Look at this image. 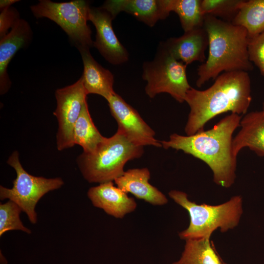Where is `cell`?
Returning <instances> with one entry per match:
<instances>
[{
    "instance_id": "obj_1",
    "label": "cell",
    "mask_w": 264,
    "mask_h": 264,
    "mask_svg": "<svg viewBox=\"0 0 264 264\" xmlns=\"http://www.w3.org/2000/svg\"><path fill=\"white\" fill-rule=\"evenodd\" d=\"M242 116L232 113L214 127L191 135L173 133L167 140L160 141L162 147L183 151L205 163L213 173L218 185L228 188L235 182L237 156L232 150L233 134L240 127Z\"/></svg>"
},
{
    "instance_id": "obj_2",
    "label": "cell",
    "mask_w": 264,
    "mask_h": 264,
    "mask_svg": "<svg viewBox=\"0 0 264 264\" xmlns=\"http://www.w3.org/2000/svg\"><path fill=\"white\" fill-rule=\"evenodd\" d=\"M251 92L250 76L242 71L221 73L205 90L191 87L185 98L190 108L185 133L191 135L204 130L207 122L225 112L245 114L252 100Z\"/></svg>"
},
{
    "instance_id": "obj_3",
    "label": "cell",
    "mask_w": 264,
    "mask_h": 264,
    "mask_svg": "<svg viewBox=\"0 0 264 264\" xmlns=\"http://www.w3.org/2000/svg\"><path fill=\"white\" fill-rule=\"evenodd\" d=\"M203 27L208 37V55L198 68V87L215 79L221 72L253 70L245 28L209 15L204 16Z\"/></svg>"
},
{
    "instance_id": "obj_4",
    "label": "cell",
    "mask_w": 264,
    "mask_h": 264,
    "mask_svg": "<svg viewBox=\"0 0 264 264\" xmlns=\"http://www.w3.org/2000/svg\"><path fill=\"white\" fill-rule=\"evenodd\" d=\"M169 196L186 209L190 217L188 227L178 233L184 240L210 238L213 232L219 229L222 233L236 227L243 213V199L241 195L231 197L227 201L216 205L197 204L188 198L181 191L171 190Z\"/></svg>"
},
{
    "instance_id": "obj_5",
    "label": "cell",
    "mask_w": 264,
    "mask_h": 264,
    "mask_svg": "<svg viewBox=\"0 0 264 264\" xmlns=\"http://www.w3.org/2000/svg\"><path fill=\"white\" fill-rule=\"evenodd\" d=\"M143 153V147L135 145L117 131L112 136L106 137L93 152H83L77 163L85 179L100 184L121 176L126 163L140 157Z\"/></svg>"
},
{
    "instance_id": "obj_6",
    "label": "cell",
    "mask_w": 264,
    "mask_h": 264,
    "mask_svg": "<svg viewBox=\"0 0 264 264\" xmlns=\"http://www.w3.org/2000/svg\"><path fill=\"white\" fill-rule=\"evenodd\" d=\"M186 67L174 58L163 43L160 44L154 59L143 64L142 77L147 82V95L153 98L158 94L167 93L179 103L185 102L186 93L191 88Z\"/></svg>"
},
{
    "instance_id": "obj_7",
    "label": "cell",
    "mask_w": 264,
    "mask_h": 264,
    "mask_svg": "<svg viewBox=\"0 0 264 264\" xmlns=\"http://www.w3.org/2000/svg\"><path fill=\"white\" fill-rule=\"evenodd\" d=\"M90 7L89 2L84 0L63 2L41 0L30 9L36 18H46L59 25L78 49L93 46L87 24Z\"/></svg>"
},
{
    "instance_id": "obj_8",
    "label": "cell",
    "mask_w": 264,
    "mask_h": 264,
    "mask_svg": "<svg viewBox=\"0 0 264 264\" xmlns=\"http://www.w3.org/2000/svg\"><path fill=\"white\" fill-rule=\"evenodd\" d=\"M7 163L13 167L17 176L11 188L0 187V198L9 199L18 204L28 216L31 223L37 222L35 207L39 200L49 191L58 189L64 184L61 178H47L28 174L23 168L18 151L10 155Z\"/></svg>"
},
{
    "instance_id": "obj_9",
    "label": "cell",
    "mask_w": 264,
    "mask_h": 264,
    "mask_svg": "<svg viewBox=\"0 0 264 264\" xmlns=\"http://www.w3.org/2000/svg\"><path fill=\"white\" fill-rule=\"evenodd\" d=\"M87 95L81 77L75 83L56 90L57 107L53 114L58 123L56 145L59 151L74 146V127Z\"/></svg>"
},
{
    "instance_id": "obj_10",
    "label": "cell",
    "mask_w": 264,
    "mask_h": 264,
    "mask_svg": "<svg viewBox=\"0 0 264 264\" xmlns=\"http://www.w3.org/2000/svg\"><path fill=\"white\" fill-rule=\"evenodd\" d=\"M110 113L118 124V130L136 146L161 147L155 138L154 131L145 122L138 111L116 93L108 101Z\"/></svg>"
},
{
    "instance_id": "obj_11",
    "label": "cell",
    "mask_w": 264,
    "mask_h": 264,
    "mask_svg": "<svg viewBox=\"0 0 264 264\" xmlns=\"http://www.w3.org/2000/svg\"><path fill=\"white\" fill-rule=\"evenodd\" d=\"M113 19L102 6L89 8L88 20L93 24L96 31L93 46L109 63L120 65L128 61L129 55L114 33L112 25Z\"/></svg>"
},
{
    "instance_id": "obj_12",
    "label": "cell",
    "mask_w": 264,
    "mask_h": 264,
    "mask_svg": "<svg viewBox=\"0 0 264 264\" xmlns=\"http://www.w3.org/2000/svg\"><path fill=\"white\" fill-rule=\"evenodd\" d=\"M114 18L125 12L150 27L167 18L170 12L169 0H110L102 6Z\"/></svg>"
},
{
    "instance_id": "obj_13",
    "label": "cell",
    "mask_w": 264,
    "mask_h": 264,
    "mask_svg": "<svg viewBox=\"0 0 264 264\" xmlns=\"http://www.w3.org/2000/svg\"><path fill=\"white\" fill-rule=\"evenodd\" d=\"M164 44L177 60L186 66L195 61L204 63L208 37L204 27L185 32L178 37L168 39Z\"/></svg>"
},
{
    "instance_id": "obj_14",
    "label": "cell",
    "mask_w": 264,
    "mask_h": 264,
    "mask_svg": "<svg viewBox=\"0 0 264 264\" xmlns=\"http://www.w3.org/2000/svg\"><path fill=\"white\" fill-rule=\"evenodd\" d=\"M32 32L28 22L20 19L9 32L0 40V92L6 93L11 83L7 73V67L17 51L28 44Z\"/></svg>"
},
{
    "instance_id": "obj_15",
    "label": "cell",
    "mask_w": 264,
    "mask_h": 264,
    "mask_svg": "<svg viewBox=\"0 0 264 264\" xmlns=\"http://www.w3.org/2000/svg\"><path fill=\"white\" fill-rule=\"evenodd\" d=\"M88 196L95 207L116 218H123L127 214L133 211L137 206L134 199L115 186L112 181L91 187L88 192Z\"/></svg>"
},
{
    "instance_id": "obj_16",
    "label": "cell",
    "mask_w": 264,
    "mask_h": 264,
    "mask_svg": "<svg viewBox=\"0 0 264 264\" xmlns=\"http://www.w3.org/2000/svg\"><path fill=\"white\" fill-rule=\"evenodd\" d=\"M150 172L147 168L128 170L114 181L117 186L127 194L154 205L167 203L166 197L149 182Z\"/></svg>"
},
{
    "instance_id": "obj_17",
    "label": "cell",
    "mask_w": 264,
    "mask_h": 264,
    "mask_svg": "<svg viewBox=\"0 0 264 264\" xmlns=\"http://www.w3.org/2000/svg\"><path fill=\"white\" fill-rule=\"evenodd\" d=\"M78 50L83 63L81 77L87 94L99 95L108 101L115 93L113 88V75L93 58L89 48H80Z\"/></svg>"
},
{
    "instance_id": "obj_18",
    "label": "cell",
    "mask_w": 264,
    "mask_h": 264,
    "mask_svg": "<svg viewBox=\"0 0 264 264\" xmlns=\"http://www.w3.org/2000/svg\"><path fill=\"white\" fill-rule=\"evenodd\" d=\"M241 129L233 139L232 150L237 156L240 151L248 148L258 155L264 156V110L250 112L242 117Z\"/></svg>"
},
{
    "instance_id": "obj_19",
    "label": "cell",
    "mask_w": 264,
    "mask_h": 264,
    "mask_svg": "<svg viewBox=\"0 0 264 264\" xmlns=\"http://www.w3.org/2000/svg\"><path fill=\"white\" fill-rule=\"evenodd\" d=\"M180 259L172 264H224L210 238L185 240Z\"/></svg>"
},
{
    "instance_id": "obj_20",
    "label": "cell",
    "mask_w": 264,
    "mask_h": 264,
    "mask_svg": "<svg viewBox=\"0 0 264 264\" xmlns=\"http://www.w3.org/2000/svg\"><path fill=\"white\" fill-rule=\"evenodd\" d=\"M73 136L74 144L81 146L86 154L93 152L106 138L95 126L87 101L75 124Z\"/></svg>"
},
{
    "instance_id": "obj_21",
    "label": "cell",
    "mask_w": 264,
    "mask_h": 264,
    "mask_svg": "<svg viewBox=\"0 0 264 264\" xmlns=\"http://www.w3.org/2000/svg\"><path fill=\"white\" fill-rule=\"evenodd\" d=\"M232 23L245 28L249 39L264 32V0H244Z\"/></svg>"
},
{
    "instance_id": "obj_22",
    "label": "cell",
    "mask_w": 264,
    "mask_h": 264,
    "mask_svg": "<svg viewBox=\"0 0 264 264\" xmlns=\"http://www.w3.org/2000/svg\"><path fill=\"white\" fill-rule=\"evenodd\" d=\"M200 2L201 0H169L170 12L178 15L184 32L203 27Z\"/></svg>"
},
{
    "instance_id": "obj_23",
    "label": "cell",
    "mask_w": 264,
    "mask_h": 264,
    "mask_svg": "<svg viewBox=\"0 0 264 264\" xmlns=\"http://www.w3.org/2000/svg\"><path fill=\"white\" fill-rule=\"evenodd\" d=\"M244 0H201L200 8L203 16L219 17L232 22Z\"/></svg>"
},
{
    "instance_id": "obj_24",
    "label": "cell",
    "mask_w": 264,
    "mask_h": 264,
    "mask_svg": "<svg viewBox=\"0 0 264 264\" xmlns=\"http://www.w3.org/2000/svg\"><path fill=\"white\" fill-rule=\"evenodd\" d=\"M22 211L20 206L14 202L9 200L0 204V236L7 231L19 230L28 234L30 229L25 227L20 218Z\"/></svg>"
},
{
    "instance_id": "obj_25",
    "label": "cell",
    "mask_w": 264,
    "mask_h": 264,
    "mask_svg": "<svg viewBox=\"0 0 264 264\" xmlns=\"http://www.w3.org/2000/svg\"><path fill=\"white\" fill-rule=\"evenodd\" d=\"M248 53L250 61L264 76V32L249 39Z\"/></svg>"
},
{
    "instance_id": "obj_26",
    "label": "cell",
    "mask_w": 264,
    "mask_h": 264,
    "mask_svg": "<svg viewBox=\"0 0 264 264\" xmlns=\"http://www.w3.org/2000/svg\"><path fill=\"white\" fill-rule=\"evenodd\" d=\"M0 11V38L6 35L9 29H11L20 19L19 12L12 6L2 9Z\"/></svg>"
},
{
    "instance_id": "obj_27",
    "label": "cell",
    "mask_w": 264,
    "mask_h": 264,
    "mask_svg": "<svg viewBox=\"0 0 264 264\" xmlns=\"http://www.w3.org/2000/svg\"><path fill=\"white\" fill-rule=\"evenodd\" d=\"M20 0H1L0 1V10L4 8L11 6V5Z\"/></svg>"
},
{
    "instance_id": "obj_28",
    "label": "cell",
    "mask_w": 264,
    "mask_h": 264,
    "mask_svg": "<svg viewBox=\"0 0 264 264\" xmlns=\"http://www.w3.org/2000/svg\"><path fill=\"white\" fill-rule=\"evenodd\" d=\"M263 110H264V103L263 104Z\"/></svg>"
},
{
    "instance_id": "obj_29",
    "label": "cell",
    "mask_w": 264,
    "mask_h": 264,
    "mask_svg": "<svg viewBox=\"0 0 264 264\" xmlns=\"http://www.w3.org/2000/svg\"><path fill=\"white\" fill-rule=\"evenodd\" d=\"M224 264H227V263L224 262Z\"/></svg>"
}]
</instances>
